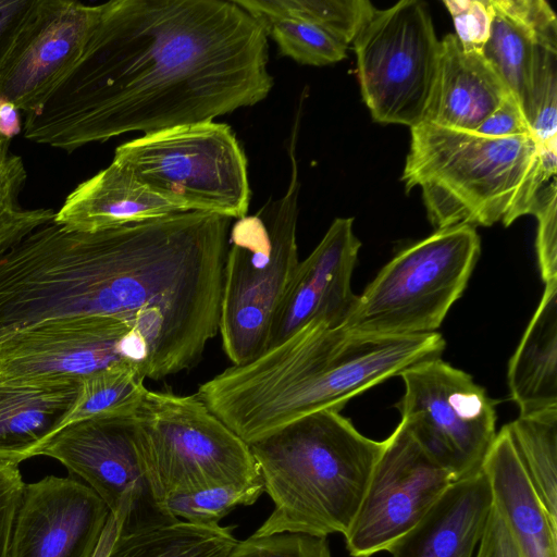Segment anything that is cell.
Masks as SVG:
<instances>
[{"label": "cell", "instance_id": "d4e9b609", "mask_svg": "<svg viewBox=\"0 0 557 557\" xmlns=\"http://www.w3.org/2000/svg\"><path fill=\"white\" fill-rule=\"evenodd\" d=\"M235 525L196 524L183 520L119 532L106 557H227L239 540Z\"/></svg>", "mask_w": 557, "mask_h": 557}, {"label": "cell", "instance_id": "f1b7e54d", "mask_svg": "<svg viewBox=\"0 0 557 557\" xmlns=\"http://www.w3.org/2000/svg\"><path fill=\"white\" fill-rule=\"evenodd\" d=\"M247 13L298 18L348 46L374 11L367 0H234Z\"/></svg>", "mask_w": 557, "mask_h": 557}, {"label": "cell", "instance_id": "7a4b0ae2", "mask_svg": "<svg viewBox=\"0 0 557 557\" xmlns=\"http://www.w3.org/2000/svg\"><path fill=\"white\" fill-rule=\"evenodd\" d=\"M174 260L146 222L99 232L53 221L0 253V338L39 322L102 315L141 333L173 310Z\"/></svg>", "mask_w": 557, "mask_h": 557}, {"label": "cell", "instance_id": "5bb4252c", "mask_svg": "<svg viewBox=\"0 0 557 557\" xmlns=\"http://www.w3.org/2000/svg\"><path fill=\"white\" fill-rule=\"evenodd\" d=\"M454 483L399 422L384 441L363 499L344 535L351 557L387 552Z\"/></svg>", "mask_w": 557, "mask_h": 557}, {"label": "cell", "instance_id": "277c9868", "mask_svg": "<svg viewBox=\"0 0 557 557\" xmlns=\"http://www.w3.org/2000/svg\"><path fill=\"white\" fill-rule=\"evenodd\" d=\"M384 441L362 435L339 411L322 410L249 444L273 510L251 534L347 533Z\"/></svg>", "mask_w": 557, "mask_h": 557}, {"label": "cell", "instance_id": "9a60e30c", "mask_svg": "<svg viewBox=\"0 0 557 557\" xmlns=\"http://www.w3.org/2000/svg\"><path fill=\"white\" fill-rule=\"evenodd\" d=\"M101 4L35 0L0 66V98L25 114L37 111L73 70Z\"/></svg>", "mask_w": 557, "mask_h": 557}, {"label": "cell", "instance_id": "8d00e7d4", "mask_svg": "<svg viewBox=\"0 0 557 557\" xmlns=\"http://www.w3.org/2000/svg\"><path fill=\"white\" fill-rule=\"evenodd\" d=\"M474 132L488 137L530 135L529 125L522 109L511 94L503 100Z\"/></svg>", "mask_w": 557, "mask_h": 557}, {"label": "cell", "instance_id": "7402d4cb", "mask_svg": "<svg viewBox=\"0 0 557 557\" xmlns=\"http://www.w3.org/2000/svg\"><path fill=\"white\" fill-rule=\"evenodd\" d=\"M492 505L503 518L523 557H557V529L531 484L504 425L481 467Z\"/></svg>", "mask_w": 557, "mask_h": 557}, {"label": "cell", "instance_id": "7c38bea8", "mask_svg": "<svg viewBox=\"0 0 557 557\" xmlns=\"http://www.w3.org/2000/svg\"><path fill=\"white\" fill-rule=\"evenodd\" d=\"M136 413L70 423L35 451L84 480L108 506L119 532L177 520L159 504L139 457Z\"/></svg>", "mask_w": 557, "mask_h": 557}, {"label": "cell", "instance_id": "6da1fadb", "mask_svg": "<svg viewBox=\"0 0 557 557\" xmlns=\"http://www.w3.org/2000/svg\"><path fill=\"white\" fill-rule=\"evenodd\" d=\"M268 36L228 0H112L24 137L73 152L129 132L213 121L273 86Z\"/></svg>", "mask_w": 557, "mask_h": 557}, {"label": "cell", "instance_id": "e0dca14e", "mask_svg": "<svg viewBox=\"0 0 557 557\" xmlns=\"http://www.w3.org/2000/svg\"><path fill=\"white\" fill-rule=\"evenodd\" d=\"M352 218H336L312 252L298 265L274 315L268 348L308 324L341 326L357 295L351 276L361 246Z\"/></svg>", "mask_w": 557, "mask_h": 557}, {"label": "cell", "instance_id": "e575fe53", "mask_svg": "<svg viewBox=\"0 0 557 557\" xmlns=\"http://www.w3.org/2000/svg\"><path fill=\"white\" fill-rule=\"evenodd\" d=\"M534 215L537 219L536 256L542 280L546 284L557 280L556 181L545 187Z\"/></svg>", "mask_w": 557, "mask_h": 557}, {"label": "cell", "instance_id": "4316f807", "mask_svg": "<svg viewBox=\"0 0 557 557\" xmlns=\"http://www.w3.org/2000/svg\"><path fill=\"white\" fill-rule=\"evenodd\" d=\"M143 367L119 362L81 379L78 394L59 431L70 423L98 417L135 413L147 392Z\"/></svg>", "mask_w": 557, "mask_h": 557}, {"label": "cell", "instance_id": "5b68a950", "mask_svg": "<svg viewBox=\"0 0 557 557\" xmlns=\"http://www.w3.org/2000/svg\"><path fill=\"white\" fill-rule=\"evenodd\" d=\"M401 181L407 191L421 189L436 230L509 226L534 215L548 184L531 135L488 137L424 121L410 127Z\"/></svg>", "mask_w": 557, "mask_h": 557}, {"label": "cell", "instance_id": "603a6c76", "mask_svg": "<svg viewBox=\"0 0 557 557\" xmlns=\"http://www.w3.org/2000/svg\"><path fill=\"white\" fill-rule=\"evenodd\" d=\"M493 20L483 55L523 109L528 102L536 50L542 38L557 29L544 0H491Z\"/></svg>", "mask_w": 557, "mask_h": 557}, {"label": "cell", "instance_id": "1f68e13d", "mask_svg": "<svg viewBox=\"0 0 557 557\" xmlns=\"http://www.w3.org/2000/svg\"><path fill=\"white\" fill-rule=\"evenodd\" d=\"M264 493L263 484L215 486L170 496L168 512L177 520L196 524H219L239 506L255 504Z\"/></svg>", "mask_w": 557, "mask_h": 557}, {"label": "cell", "instance_id": "d6a6232c", "mask_svg": "<svg viewBox=\"0 0 557 557\" xmlns=\"http://www.w3.org/2000/svg\"><path fill=\"white\" fill-rule=\"evenodd\" d=\"M227 557H332L326 539L300 533H276L238 541Z\"/></svg>", "mask_w": 557, "mask_h": 557}, {"label": "cell", "instance_id": "3957f363", "mask_svg": "<svg viewBox=\"0 0 557 557\" xmlns=\"http://www.w3.org/2000/svg\"><path fill=\"white\" fill-rule=\"evenodd\" d=\"M437 332L383 336L308 324L195 394L247 444L305 416L339 411L358 394L419 362L440 358Z\"/></svg>", "mask_w": 557, "mask_h": 557}, {"label": "cell", "instance_id": "d6986e66", "mask_svg": "<svg viewBox=\"0 0 557 557\" xmlns=\"http://www.w3.org/2000/svg\"><path fill=\"white\" fill-rule=\"evenodd\" d=\"M509 94L483 53L465 51L456 35L447 34L440 40L435 81L423 121L474 132Z\"/></svg>", "mask_w": 557, "mask_h": 557}, {"label": "cell", "instance_id": "f546056e", "mask_svg": "<svg viewBox=\"0 0 557 557\" xmlns=\"http://www.w3.org/2000/svg\"><path fill=\"white\" fill-rule=\"evenodd\" d=\"M26 180L22 158L11 150V140L0 135V253L53 221L52 209H27L21 205Z\"/></svg>", "mask_w": 557, "mask_h": 557}, {"label": "cell", "instance_id": "2e32d148", "mask_svg": "<svg viewBox=\"0 0 557 557\" xmlns=\"http://www.w3.org/2000/svg\"><path fill=\"white\" fill-rule=\"evenodd\" d=\"M110 516L96 492L75 478L24 483L9 557H94Z\"/></svg>", "mask_w": 557, "mask_h": 557}, {"label": "cell", "instance_id": "d590c367", "mask_svg": "<svg viewBox=\"0 0 557 557\" xmlns=\"http://www.w3.org/2000/svg\"><path fill=\"white\" fill-rule=\"evenodd\" d=\"M23 485L18 465L0 461V557H9L11 533Z\"/></svg>", "mask_w": 557, "mask_h": 557}, {"label": "cell", "instance_id": "484cf974", "mask_svg": "<svg viewBox=\"0 0 557 557\" xmlns=\"http://www.w3.org/2000/svg\"><path fill=\"white\" fill-rule=\"evenodd\" d=\"M524 471L557 529V408L506 424Z\"/></svg>", "mask_w": 557, "mask_h": 557}, {"label": "cell", "instance_id": "ffe728a7", "mask_svg": "<svg viewBox=\"0 0 557 557\" xmlns=\"http://www.w3.org/2000/svg\"><path fill=\"white\" fill-rule=\"evenodd\" d=\"M67 376H0V461L18 465L60 429L79 389Z\"/></svg>", "mask_w": 557, "mask_h": 557}, {"label": "cell", "instance_id": "f35d334b", "mask_svg": "<svg viewBox=\"0 0 557 557\" xmlns=\"http://www.w3.org/2000/svg\"><path fill=\"white\" fill-rule=\"evenodd\" d=\"M35 0H0V66Z\"/></svg>", "mask_w": 557, "mask_h": 557}, {"label": "cell", "instance_id": "74e56055", "mask_svg": "<svg viewBox=\"0 0 557 557\" xmlns=\"http://www.w3.org/2000/svg\"><path fill=\"white\" fill-rule=\"evenodd\" d=\"M474 557H523L493 505Z\"/></svg>", "mask_w": 557, "mask_h": 557}, {"label": "cell", "instance_id": "ac0fdd59", "mask_svg": "<svg viewBox=\"0 0 557 557\" xmlns=\"http://www.w3.org/2000/svg\"><path fill=\"white\" fill-rule=\"evenodd\" d=\"M491 510V490L481 469L450 484L387 552L392 557H474Z\"/></svg>", "mask_w": 557, "mask_h": 557}, {"label": "cell", "instance_id": "8992f818", "mask_svg": "<svg viewBox=\"0 0 557 557\" xmlns=\"http://www.w3.org/2000/svg\"><path fill=\"white\" fill-rule=\"evenodd\" d=\"M300 113L288 146L290 178L286 193L255 214L238 219L231 230L219 333L232 364L247 363L267 349L274 315L299 262L296 141Z\"/></svg>", "mask_w": 557, "mask_h": 557}, {"label": "cell", "instance_id": "8fae6325", "mask_svg": "<svg viewBox=\"0 0 557 557\" xmlns=\"http://www.w3.org/2000/svg\"><path fill=\"white\" fill-rule=\"evenodd\" d=\"M400 422L454 482L481 470L496 432L495 401L472 376L441 358L400 373Z\"/></svg>", "mask_w": 557, "mask_h": 557}, {"label": "cell", "instance_id": "836d02e7", "mask_svg": "<svg viewBox=\"0 0 557 557\" xmlns=\"http://www.w3.org/2000/svg\"><path fill=\"white\" fill-rule=\"evenodd\" d=\"M451 15L456 37L467 52L483 53L491 33L493 7L491 0H445Z\"/></svg>", "mask_w": 557, "mask_h": 557}, {"label": "cell", "instance_id": "52a82bcc", "mask_svg": "<svg viewBox=\"0 0 557 557\" xmlns=\"http://www.w3.org/2000/svg\"><path fill=\"white\" fill-rule=\"evenodd\" d=\"M136 442L166 512L165 502L175 494L262 484L249 444L196 395L147 389L136 413Z\"/></svg>", "mask_w": 557, "mask_h": 557}, {"label": "cell", "instance_id": "4fadbf2b", "mask_svg": "<svg viewBox=\"0 0 557 557\" xmlns=\"http://www.w3.org/2000/svg\"><path fill=\"white\" fill-rule=\"evenodd\" d=\"M119 362L151 374L146 339L127 322L102 315L55 318L0 338V376L82 379Z\"/></svg>", "mask_w": 557, "mask_h": 557}, {"label": "cell", "instance_id": "30bf717a", "mask_svg": "<svg viewBox=\"0 0 557 557\" xmlns=\"http://www.w3.org/2000/svg\"><path fill=\"white\" fill-rule=\"evenodd\" d=\"M352 44L361 96L372 117L409 127L421 123L440 57L426 4L401 0L374 9Z\"/></svg>", "mask_w": 557, "mask_h": 557}, {"label": "cell", "instance_id": "4dcf8cb0", "mask_svg": "<svg viewBox=\"0 0 557 557\" xmlns=\"http://www.w3.org/2000/svg\"><path fill=\"white\" fill-rule=\"evenodd\" d=\"M250 14L277 45L280 53L307 65H327L346 58L347 46L305 21L252 12Z\"/></svg>", "mask_w": 557, "mask_h": 557}, {"label": "cell", "instance_id": "83f0119b", "mask_svg": "<svg viewBox=\"0 0 557 557\" xmlns=\"http://www.w3.org/2000/svg\"><path fill=\"white\" fill-rule=\"evenodd\" d=\"M546 183L557 168V29L546 34L536 50L532 85L523 109Z\"/></svg>", "mask_w": 557, "mask_h": 557}, {"label": "cell", "instance_id": "9c48e42d", "mask_svg": "<svg viewBox=\"0 0 557 557\" xmlns=\"http://www.w3.org/2000/svg\"><path fill=\"white\" fill-rule=\"evenodd\" d=\"M112 161L184 211L247 215V158L227 124L209 121L144 134L117 146Z\"/></svg>", "mask_w": 557, "mask_h": 557}, {"label": "cell", "instance_id": "44dd1931", "mask_svg": "<svg viewBox=\"0 0 557 557\" xmlns=\"http://www.w3.org/2000/svg\"><path fill=\"white\" fill-rule=\"evenodd\" d=\"M181 212L186 211L112 161L66 196L53 223L69 231L92 233Z\"/></svg>", "mask_w": 557, "mask_h": 557}, {"label": "cell", "instance_id": "cb8c5ba5", "mask_svg": "<svg viewBox=\"0 0 557 557\" xmlns=\"http://www.w3.org/2000/svg\"><path fill=\"white\" fill-rule=\"evenodd\" d=\"M507 382L520 416L557 408V280L545 284L509 360Z\"/></svg>", "mask_w": 557, "mask_h": 557}, {"label": "cell", "instance_id": "ab89813d", "mask_svg": "<svg viewBox=\"0 0 557 557\" xmlns=\"http://www.w3.org/2000/svg\"><path fill=\"white\" fill-rule=\"evenodd\" d=\"M23 131L20 110L10 101L0 98V135L9 140Z\"/></svg>", "mask_w": 557, "mask_h": 557}, {"label": "cell", "instance_id": "ba28073f", "mask_svg": "<svg viewBox=\"0 0 557 557\" xmlns=\"http://www.w3.org/2000/svg\"><path fill=\"white\" fill-rule=\"evenodd\" d=\"M481 251L475 226L438 228L395 255L357 295L343 324L364 334L434 333L462 295Z\"/></svg>", "mask_w": 557, "mask_h": 557}]
</instances>
